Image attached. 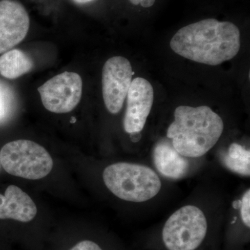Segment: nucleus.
Instances as JSON below:
<instances>
[{
	"label": "nucleus",
	"mask_w": 250,
	"mask_h": 250,
	"mask_svg": "<svg viewBox=\"0 0 250 250\" xmlns=\"http://www.w3.org/2000/svg\"><path fill=\"white\" fill-rule=\"evenodd\" d=\"M12 107V95L7 87L0 83V122L6 119Z\"/></svg>",
	"instance_id": "nucleus-14"
},
{
	"label": "nucleus",
	"mask_w": 250,
	"mask_h": 250,
	"mask_svg": "<svg viewBox=\"0 0 250 250\" xmlns=\"http://www.w3.org/2000/svg\"><path fill=\"white\" fill-rule=\"evenodd\" d=\"M130 136H131V141L134 143L138 142L141 139V132L132 133V134H130Z\"/></svg>",
	"instance_id": "nucleus-18"
},
{
	"label": "nucleus",
	"mask_w": 250,
	"mask_h": 250,
	"mask_svg": "<svg viewBox=\"0 0 250 250\" xmlns=\"http://www.w3.org/2000/svg\"><path fill=\"white\" fill-rule=\"evenodd\" d=\"M133 4H141L143 7L148 8L152 6L155 2V0H129Z\"/></svg>",
	"instance_id": "nucleus-17"
},
{
	"label": "nucleus",
	"mask_w": 250,
	"mask_h": 250,
	"mask_svg": "<svg viewBox=\"0 0 250 250\" xmlns=\"http://www.w3.org/2000/svg\"><path fill=\"white\" fill-rule=\"evenodd\" d=\"M241 218L248 228L250 227V190H247L241 200Z\"/></svg>",
	"instance_id": "nucleus-15"
},
{
	"label": "nucleus",
	"mask_w": 250,
	"mask_h": 250,
	"mask_svg": "<svg viewBox=\"0 0 250 250\" xmlns=\"http://www.w3.org/2000/svg\"><path fill=\"white\" fill-rule=\"evenodd\" d=\"M74 2L77 3L79 4H87V3L91 2L94 0H72Z\"/></svg>",
	"instance_id": "nucleus-19"
},
{
	"label": "nucleus",
	"mask_w": 250,
	"mask_h": 250,
	"mask_svg": "<svg viewBox=\"0 0 250 250\" xmlns=\"http://www.w3.org/2000/svg\"><path fill=\"white\" fill-rule=\"evenodd\" d=\"M225 166L241 175H250V152L238 143H233L223 156Z\"/></svg>",
	"instance_id": "nucleus-13"
},
{
	"label": "nucleus",
	"mask_w": 250,
	"mask_h": 250,
	"mask_svg": "<svg viewBox=\"0 0 250 250\" xmlns=\"http://www.w3.org/2000/svg\"><path fill=\"white\" fill-rule=\"evenodd\" d=\"M207 218L195 206L188 205L171 215L163 229L164 244L169 250H195L207 233Z\"/></svg>",
	"instance_id": "nucleus-5"
},
{
	"label": "nucleus",
	"mask_w": 250,
	"mask_h": 250,
	"mask_svg": "<svg viewBox=\"0 0 250 250\" xmlns=\"http://www.w3.org/2000/svg\"><path fill=\"white\" fill-rule=\"evenodd\" d=\"M70 250H103L100 246L93 241H82L75 245Z\"/></svg>",
	"instance_id": "nucleus-16"
},
{
	"label": "nucleus",
	"mask_w": 250,
	"mask_h": 250,
	"mask_svg": "<svg viewBox=\"0 0 250 250\" xmlns=\"http://www.w3.org/2000/svg\"><path fill=\"white\" fill-rule=\"evenodd\" d=\"M37 214V208L32 199L16 186L6 188L0 194V219H12L22 223L30 222Z\"/></svg>",
	"instance_id": "nucleus-10"
},
{
	"label": "nucleus",
	"mask_w": 250,
	"mask_h": 250,
	"mask_svg": "<svg viewBox=\"0 0 250 250\" xmlns=\"http://www.w3.org/2000/svg\"><path fill=\"white\" fill-rule=\"evenodd\" d=\"M175 53L192 62L218 65L236 57L241 33L234 24L206 19L179 29L170 41Z\"/></svg>",
	"instance_id": "nucleus-1"
},
{
	"label": "nucleus",
	"mask_w": 250,
	"mask_h": 250,
	"mask_svg": "<svg viewBox=\"0 0 250 250\" xmlns=\"http://www.w3.org/2000/svg\"><path fill=\"white\" fill-rule=\"evenodd\" d=\"M153 159L157 170L167 178H182L189 170L187 157L179 154L172 143L167 141H161L156 145Z\"/></svg>",
	"instance_id": "nucleus-11"
},
{
	"label": "nucleus",
	"mask_w": 250,
	"mask_h": 250,
	"mask_svg": "<svg viewBox=\"0 0 250 250\" xmlns=\"http://www.w3.org/2000/svg\"><path fill=\"white\" fill-rule=\"evenodd\" d=\"M0 162L8 173L31 180L44 178L53 167L49 152L29 140H18L5 145L0 152Z\"/></svg>",
	"instance_id": "nucleus-4"
},
{
	"label": "nucleus",
	"mask_w": 250,
	"mask_h": 250,
	"mask_svg": "<svg viewBox=\"0 0 250 250\" xmlns=\"http://www.w3.org/2000/svg\"><path fill=\"white\" fill-rule=\"evenodd\" d=\"M103 179L108 190L125 201L143 202L155 197L161 188L159 176L146 166L117 163L105 168Z\"/></svg>",
	"instance_id": "nucleus-3"
},
{
	"label": "nucleus",
	"mask_w": 250,
	"mask_h": 250,
	"mask_svg": "<svg viewBox=\"0 0 250 250\" xmlns=\"http://www.w3.org/2000/svg\"><path fill=\"white\" fill-rule=\"evenodd\" d=\"M126 98L127 105L123 122L125 131L129 134L141 132L152 109V85L146 79L137 77L131 82Z\"/></svg>",
	"instance_id": "nucleus-9"
},
{
	"label": "nucleus",
	"mask_w": 250,
	"mask_h": 250,
	"mask_svg": "<svg viewBox=\"0 0 250 250\" xmlns=\"http://www.w3.org/2000/svg\"><path fill=\"white\" fill-rule=\"evenodd\" d=\"M32 59L20 49H12L0 57V75L9 80H14L32 70Z\"/></svg>",
	"instance_id": "nucleus-12"
},
{
	"label": "nucleus",
	"mask_w": 250,
	"mask_h": 250,
	"mask_svg": "<svg viewBox=\"0 0 250 250\" xmlns=\"http://www.w3.org/2000/svg\"><path fill=\"white\" fill-rule=\"evenodd\" d=\"M241 200H237V201H234L233 202V207L236 209H238L241 207Z\"/></svg>",
	"instance_id": "nucleus-20"
},
{
	"label": "nucleus",
	"mask_w": 250,
	"mask_h": 250,
	"mask_svg": "<svg viewBox=\"0 0 250 250\" xmlns=\"http://www.w3.org/2000/svg\"><path fill=\"white\" fill-rule=\"evenodd\" d=\"M82 77L76 72H65L52 77L38 88L46 109L55 113L72 111L80 103Z\"/></svg>",
	"instance_id": "nucleus-6"
},
{
	"label": "nucleus",
	"mask_w": 250,
	"mask_h": 250,
	"mask_svg": "<svg viewBox=\"0 0 250 250\" xmlns=\"http://www.w3.org/2000/svg\"><path fill=\"white\" fill-rule=\"evenodd\" d=\"M223 129V120L208 106H180L174 111L167 137L179 154L197 158L214 147Z\"/></svg>",
	"instance_id": "nucleus-2"
},
{
	"label": "nucleus",
	"mask_w": 250,
	"mask_h": 250,
	"mask_svg": "<svg viewBox=\"0 0 250 250\" xmlns=\"http://www.w3.org/2000/svg\"><path fill=\"white\" fill-rule=\"evenodd\" d=\"M134 72L128 59L113 57L103 69V95L105 106L112 114L121 111L132 82Z\"/></svg>",
	"instance_id": "nucleus-7"
},
{
	"label": "nucleus",
	"mask_w": 250,
	"mask_h": 250,
	"mask_svg": "<svg viewBox=\"0 0 250 250\" xmlns=\"http://www.w3.org/2000/svg\"><path fill=\"white\" fill-rule=\"evenodd\" d=\"M29 26V14L21 3L14 0L0 1V54L22 42Z\"/></svg>",
	"instance_id": "nucleus-8"
}]
</instances>
